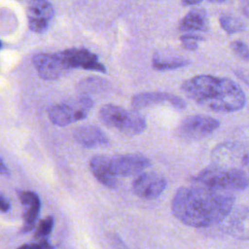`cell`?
Instances as JSON below:
<instances>
[{
  "label": "cell",
  "mask_w": 249,
  "mask_h": 249,
  "mask_svg": "<svg viewBox=\"0 0 249 249\" xmlns=\"http://www.w3.org/2000/svg\"><path fill=\"white\" fill-rule=\"evenodd\" d=\"M233 205L231 191L201 184L180 188L172 199L174 216L194 228H206L224 221Z\"/></svg>",
  "instance_id": "6da1fadb"
},
{
  "label": "cell",
  "mask_w": 249,
  "mask_h": 249,
  "mask_svg": "<svg viewBox=\"0 0 249 249\" xmlns=\"http://www.w3.org/2000/svg\"><path fill=\"white\" fill-rule=\"evenodd\" d=\"M181 90L199 106L214 112H235L241 110L246 103L242 89L225 77L195 76L182 84Z\"/></svg>",
  "instance_id": "7a4b0ae2"
},
{
  "label": "cell",
  "mask_w": 249,
  "mask_h": 249,
  "mask_svg": "<svg viewBox=\"0 0 249 249\" xmlns=\"http://www.w3.org/2000/svg\"><path fill=\"white\" fill-rule=\"evenodd\" d=\"M194 180L197 184L227 191L242 190L249 185L246 172L215 163L202 169Z\"/></svg>",
  "instance_id": "3957f363"
},
{
  "label": "cell",
  "mask_w": 249,
  "mask_h": 249,
  "mask_svg": "<svg viewBox=\"0 0 249 249\" xmlns=\"http://www.w3.org/2000/svg\"><path fill=\"white\" fill-rule=\"evenodd\" d=\"M102 123L123 134L133 136L142 133L147 126L145 118L135 110H126L114 104H105L99 110Z\"/></svg>",
  "instance_id": "277c9868"
},
{
  "label": "cell",
  "mask_w": 249,
  "mask_h": 249,
  "mask_svg": "<svg viewBox=\"0 0 249 249\" xmlns=\"http://www.w3.org/2000/svg\"><path fill=\"white\" fill-rule=\"evenodd\" d=\"M92 105L93 102L89 96L81 95L73 97L53 105L49 109V118L53 124L66 126L85 119L89 115Z\"/></svg>",
  "instance_id": "5b68a950"
},
{
  "label": "cell",
  "mask_w": 249,
  "mask_h": 249,
  "mask_svg": "<svg viewBox=\"0 0 249 249\" xmlns=\"http://www.w3.org/2000/svg\"><path fill=\"white\" fill-rule=\"evenodd\" d=\"M219 125V121L213 117L192 115L180 123L176 128V135L184 140H198L212 134Z\"/></svg>",
  "instance_id": "8992f818"
},
{
  "label": "cell",
  "mask_w": 249,
  "mask_h": 249,
  "mask_svg": "<svg viewBox=\"0 0 249 249\" xmlns=\"http://www.w3.org/2000/svg\"><path fill=\"white\" fill-rule=\"evenodd\" d=\"M57 54L68 69L81 68L106 73V68L99 61L98 56L87 49L71 48L57 52Z\"/></svg>",
  "instance_id": "52a82bcc"
},
{
  "label": "cell",
  "mask_w": 249,
  "mask_h": 249,
  "mask_svg": "<svg viewBox=\"0 0 249 249\" xmlns=\"http://www.w3.org/2000/svg\"><path fill=\"white\" fill-rule=\"evenodd\" d=\"M110 168L115 176L129 177L139 174L148 166L150 160L141 154H124L109 157Z\"/></svg>",
  "instance_id": "ba28073f"
},
{
  "label": "cell",
  "mask_w": 249,
  "mask_h": 249,
  "mask_svg": "<svg viewBox=\"0 0 249 249\" xmlns=\"http://www.w3.org/2000/svg\"><path fill=\"white\" fill-rule=\"evenodd\" d=\"M28 27L35 33L45 32L54 16L53 6L48 0H30L26 9Z\"/></svg>",
  "instance_id": "9c48e42d"
},
{
  "label": "cell",
  "mask_w": 249,
  "mask_h": 249,
  "mask_svg": "<svg viewBox=\"0 0 249 249\" xmlns=\"http://www.w3.org/2000/svg\"><path fill=\"white\" fill-rule=\"evenodd\" d=\"M32 63L38 75L48 81L56 80L69 70L57 53H36L32 57Z\"/></svg>",
  "instance_id": "30bf717a"
},
{
  "label": "cell",
  "mask_w": 249,
  "mask_h": 249,
  "mask_svg": "<svg viewBox=\"0 0 249 249\" xmlns=\"http://www.w3.org/2000/svg\"><path fill=\"white\" fill-rule=\"evenodd\" d=\"M131 105L135 109H143L155 105H167L176 110H183L186 102L180 96L161 91L141 92L135 94L131 99Z\"/></svg>",
  "instance_id": "8fae6325"
},
{
  "label": "cell",
  "mask_w": 249,
  "mask_h": 249,
  "mask_svg": "<svg viewBox=\"0 0 249 249\" xmlns=\"http://www.w3.org/2000/svg\"><path fill=\"white\" fill-rule=\"evenodd\" d=\"M166 179L160 173L148 172L139 175L132 184L133 193L145 199H154L161 195L166 187Z\"/></svg>",
  "instance_id": "7c38bea8"
},
{
  "label": "cell",
  "mask_w": 249,
  "mask_h": 249,
  "mask_svg": "<svg viewBox=\"0 0 249 249\" xmlns=\"http://www.w3.org/2000/svg\"><path fill=\"white\" fill-rule=\"evenodd\" d=\"M18 197L25 209L22 214L23 226L20 232L26 233L30 231L38 219V215L41 209V201L38 195L31 191H20L18 192Z\"/></svg>",
  "instance_id": "4fadbf2b"
},
{
  "label": "cell",
  "mask_w": 249,
  "mask_h": 249,
  "mask_svg": "<svg viewBox=\"0 0 249 249\" xmlns=\"http://www.w3.org/2000/svg\"><path fill=\"white\" fill-rule=\"evenodd\" d=\"M75 140L85 148H99L107 146L109 138L105 132L96 125L85 124L78 126L73 131Z\"/></svg>",
  "instance_id": "5bb4252c"
},
{
  "label": "cell",
  "mask_w": 249,
  "mask_h": 249,
  "mask_svg": "<svg viewBox=\"0 0 249 249\" xmlns=\"http://www.w3.org/2000/svg\"><path fill=\"white\" fill-rule=\"evenodd\" d=\"M228 232L238 239H249V206L232 209L225 219Z\"/></svg>",
  "instance_id": "9a60e30c"
},
{
  "label": "cell",
  "mask_w": 249,
  "mask_h": 249,
  "mask_svg": "<svg viewBox=\"0 0 249 249\" xmlns=\"http://www.w3.org/2000/svg\"><path fill=\"white\" fill-rule=\"evenodd\" d=\"M89 169L100 184L110 189L117 188L118 179L111 171L109 157L102 155L92 157L89 160Z\"/></svg>",
  "instance_id": "2e32d148"
},
{
  "label": "cell",
  "mask_w": 249,
  "mask_h": 249,
  "mask_svg": "<svg viewBox=\"0 0 249 249\" xmlns=\"http://www.w3.org/2000/svg\"><path fill=\"white\" fill-rule=\"evenodd\" d=\"M208 27L207 13L200 8L192 9L179 22V29L183 32L207 31Z\"/></svg>",
  "instance_id": "e0dca14e"
},
{
  "label": "cell",
  "mask_w": 249,
  "mask_h": 249,
  "mask_svg": "<svg viewBox=\"0 0 249 249\" xmlns=\"http://www.w3.org/2000/svg\"><path fill=\"white\" fill-rule=\"evenodd\" d=\"M190 60L181 56H163L160 53H155L152 59L153 68L159 71L173 70L187 66Z\"/></svg>",
  "instance_id": "ac0fdd59"
},
{
  "label": "cell",
  "mask_w": 249,
  "mask_h": 249,
  "mask_svg": "<svg viewBox=\"0 0 249 249\" xmlns=\"http://www.w3.org/2000/svg\"><path fill=\"white\" fill-rule=\"evenodd\" d=\"M219 22L221 27L229 34L241 32L245 29L244 22L240 18L233 16H230V15L221 16L219 18Z\"/></svg>",
  "instance_id": "d6986e66"
},
{
  "label": "cell",
  "mask_w": 249,
  "mask_h": 249,
  "mask_svg": "<svg viewBox=\"0 0 249 249\" xmlns=\"http://www.w3.org/2000/svg\"><path fill=\"white\" fill-rule=\"evenodd\" d=\"M53 224H54V219L53 216H48L42 219L36 228V231L34 232V238L38 239V238H43L48 236L53 228Z\"/></svg>",
  "instance_id": "ffe728a7"
},
{
  "label": "cell",
  "mask_w": 249,
  "mask_h": 249,
  "mask_svg": "<svg viewBox=\"0 0 249 249\" xmlns=\"http://www.w3.org/2000/svg\"><path fill=\"white\" fill-rule=\"evenodd\" d=\"M202 40V37L195 34H185L180 37L183 48L188 51H196L198 48V42Z\"/></svg>",
  "instance_id": "44dd1931"
},
{
  "label": "cell",
  "mask_w": 249,
  "mask_h": 249,
  "mask_svg": "<svg viewBox=\"0 0 249 249\" xmlns=\"http://www.w3.org/2000/svg\"><path fill=\"white\" fill-rule=\"evenodd\" d=\"M231 49L239 58L244 61H249V48L244 42L233 41L231 44Z\"/></svg>",
  "instance_id": "7402d4cb"
},
{
  "label": "cell",
  "mask_w": 249,
  "mask_h": 249,
  "mask_svg": "<svg viewBox=\"0 0 249 249\" xmlns=\"http://www.w3.org/2000/svg\"><path fill=\"white\" fill-rule=\"evenodd\" d=\"M17 249H53V246L47 240H41L39 242L22 244Z\"/></svg>",
  "instance_id": "603a6c76"
},
{
  "label": "cell",
  "mask_w": 249,
  "mask_h": 249,
  "mask_svg": "<svg viewBox=\"0 0 249 249\" xmlns=\"http://www.w3.org/2000/svg\"><path fill=\"white\" fill-rule=\"evenodd\" d=\"M10 201L8 200V198L5 197V196L3 194H1L0 196V209L3 213L8 212L10 210Z\"/></svg>",
  "instance_id": "cb8c5ba5"
},
{
  "label": "cell",
  "mask_w": 249,
  "mask_h": 249,
  "mask_svg": "<svg viewBox=\"0 0 249 249\" xmlns=\"http://www.w3.org/2000/svg\"><path fill=\"white\" fill-rule=\"evenodd\" d=\"M239 7H240L241 13L246 18H249V0H240Z\"/></svg>",
  "instance_id": "d4e9b609"
},
{
  "label": "cell",
  "mask_w": 249,
  "mask_h": 249,
  "mask_svg": "<svg viewBox=\"0 0 249 249\" xmlns=\"http://www.w3.org/2000/svg\"><path fill=\"white\" fill-rule=\"evenodd\" d=\"M203 0H182V3L186 6H192V5H196L200 3Z\"/></svg>",
  "instance_id": "484cf974"
},
{
  "label": "cell",
  "mask_w": 249,
  "mask_h": 249,
  "mask_svg": "<svg viewBox=\"0 0 249 249\" xmlns=\"http://www.w3.org/2000/svg\"><path fill=\"white\" fill-rule=\"evenodd\" d=\"M1 174L6 175V176H9V175H10V172H9L8 168L6 167V165H5L3 159L1 160Z\"/></svg>",
  "instance_id": "4316f807"
},
{
  "label": "cell",
  "mask_w": 249,
  "mask_h": 249,
  "mask_svg": "<svg viewBox=\"0 0 249 249\" xmlns=\"http://www.w3.org/2000/svg\"><path fill=\"white\" fill-rule=\"evenodd\" d=\"M210 2H214V3H221V2H224L226 0H208Z\"/></svg>",
  "instance_id": "83f0119b"
}]
</instances>
